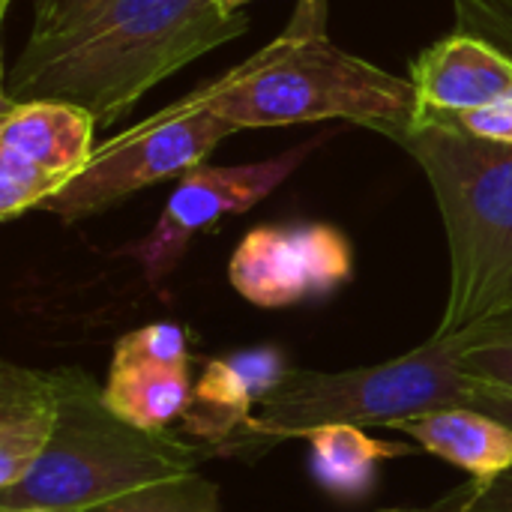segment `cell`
<instances>
[{"label":"cell","instance_id":"cell-1","mask_svg":"<svg viewBox=\"0 0 512 512\" xmlns=\"http://www.w3.org/2000/svg\"><path fill=\"white\" fill-rule=\"evenodd\" d=\"M246 30L249 15H228L219 0H99L72 27L24 42L3 99L69 102L105 129L147 90Z\"/></svg>","mask_w":512,"mask_h":512},{"label":"cell","instance_id":"cell-2","mask_svg":"<svg viewBox=\"0 0 512 512\" xmlns=\"http://www.w3.org/2000/svg\"><path fill=\"white\" fill-rule=\"evenodd\" d=\"M396 144L423 168L450 249V291L432 336L474 330L512 309V144L456 126L405 129Z\"/></svg>","mask_w":512,"mask_h":512},{"label":"cell","instance_id":"cell-3","mask_svg":"<svg viewBox=\"0 0 512 512\" xmlns=\"http://www.w3.org/2000/svg\"><path fill=\"white\" fill-rule=\"evenodd\" d=\"M195 99L237 129L348 120L396 141L414 120V84L327 36H279L222 78L195 90Z\"/></svg>","mask_w":512,"mask_h":512},{"label":"cell","instance_id":"cell-4","mask_svg":"<svg viewBox=\"0 0 512 512\" xmlns=\"http://www.w3.org/2000/svg\"><path fill=\"white\" fill-rule=\"evenodd\" d=\"M54 378L60 387L54 438L24 480L0 489V510H108L138 489L195 474L198 444L120 420L81 369H54Z\"/></svg>","mask_w":512,"mask_h":512},{"label":"cell","instance_id":"cell-5","mask_svg":"<svg viewBox=\"0 0 512 512\" xmlns=\"http://www.w3.org/2000/svg\"><path fill=\"white\" fill-rule=\"evenodd\" d=\"M474 405V378L462 369V339L432 336L411 354L387 363L345 372L291 375L261 399L243 435L225 450L243 444L273 447L288 438H306L318 426H390L423 411Z\"/></svg>","mask_w":512,"mask_h":512},{"label":"cell","instance_id":"cell-6","mask_svg":"<svg viewBox=\"0 0 512 512\" xmlns=\"http://www.w3.org/2000/svg\"><path fill=\"white\" fill-rule=\"evenodd\" d=\"M234 132V123L216 117L195 99V93H189L153 117L129 126L117 138L96 144L87 168L39 210L66 225L90 219L144 186L183 177Z\"/></svg>","mask_w":512,"mask_h":512},{"label":"cell","instance_id":"cell-7","mask_svg":"<svg viewBox=\"0 0 512 512\" xmlns=\"http://www.w3.org/2000/svg\"><path fill=\"white\" fill-rule=\"evenodd\" d=\"M96 129L93 114L69 102L3 99L0 219L12 222L63 192L87 168Z\"/></svg>","mask_w":512,"mask_h":512},{"label":"cell","instance_id":"cell-8","mask_svg":"<svg viewBox=\"0 0 512 512\" xmlns=\"http://www.w3.org/2000/svg\"><path fill=\"white\" fill-rule=\"evenodd\" d=\"M315 144L294 147L273 159L246 162V165H195L186 171L162 207L156 228L132 246L135 261L141 264L147 282L156 288L162 285L180 258L186 255L189 243L210 231L225 216H237L270 198L312 153Z\"/></svg>","mask_w":512,"mask_h":512},{"label":"cell","instance_id":"cell-9","mask_svg":"<svg viewBox=\"0 0 512 512\" xmlns=\"http://www.w3.org/2000/svg\"><path fill=\"white\" fill-rule=\"evenodd\" d=\"M354 276L348 237L327 222L258 225L234 249L231 288L261 309L330 297Z\"/></svg>","mask_w":512,"mask_h":512},{"label":"cell","instance_id":"cell-10","mask_svg":"<svg viewBox=\"0 0 512 512\" xmlns=\"http://www.w3.org/2000/svg\"><path fill=\"white\" fill-rule=\"evenodd\" d=\"M189 369L192 345L180 324L138 327L117 339L102 399L120 420L147 432H165L189 408L195 387Z\"/></svg>","mask_w":512,"mask_h":512},{"label":"cell","instance_id":"cell-11","mask_svg":"<svg viewBox=\"0 0 512 512\" xmlns=\"http://www.w3.org/2000/svg\"><path fill=\"white\" fill-rule=\"evenodd\" d=\"M411 84L417 93L411 126L456 123L510 105L512 57L474 33L453 30L411 63Z\"/></svg>","mask_w":512,"mask_h":512},{"label":"cell","instance_id":"cell-12","mask_svg":"<svg viewBox=\"0 0 512 512\" xmlns=\"http://www.w3.org/2000/svg\"><path fill=\"white\" fill-rule=\"evenodd\" d=\"M288 375V360L276 348H249L210 360L180 417L183 432L198 441V447L225 453L249 426L255 405Z\"/></svg>","mask_w":512,"mask_h":512},{"label":"cell","instance_id":"cell-13","mask_svg":"<svg viewBox=\"0 0 512 512\" xmlns=\"http://www.w3.org/2000/svg\"><path fill=\"white\" fill-rule=\"evenodd\" d=\"M387 429L471 474V486H489L512 471V426L474 405L423 411L393 420Z\"/></svg>","mask_w":512,"mask_h":512},{"label":"cell","instance_id":"cell-14","mask_svg":"<svg viewBox=\"0 0 512 512\" xmlns=\"http://www.w3.org/2000/svg\"><path fill=\"white\" fill-rule=\"evenodd\" d=\"M60 417L54 372L15 363L0 369V489L24 480L48 450Z\"/></svg>","mask_w":512,"mask_h":512},{"label":"cell","instance_id":"cell-15","mask_svg":"<svg viewBox=\"0 0 512 512\" xmlns=\"http://www.w3.org/2000/svg\"><path fill=\"white\" fill-rule=\"evenodd\" d=\"M309 441V468L315 483L339 501H360L375 489L378 468L387 459L411 456V444L375 441L363 426L330 423L306 435Z\"/></svg>","mask_w":512,"mask_h":512},{"label":"cell","instance_id":"cell-16","mask_svg":"<svg viewBox=\"0 0 512 512\" xmlns=\"http://www.w3.org/2000/svg\"><path fill=\"white\" fill-rule=\"evenodd\" d=\"M462 339V369L495 390L512 393V309L459 333Z\"/></svg>","mask_w":512,"mask_h":512},{"label":"cell","instance_id":"cell-17","mask_svg":"<svg viewBox=\"0 0 512 512\" xmlns=\"http://www.w3.org/2000/svg\"><path fill=\"white\" fill-rule=\"evenodd\" d=\"M102 512H219V489L195 471L138 489Z\"/></svg>","mask_w":512,"mask_h":512},{"label":"cell","instance_id":"cell-18","mask_svg":"<svg viewBox=\"0 0 512 512\" xmlns=\"http://www.w3.org/2000/svg\"><path fill=\"white\" fill-rule=\"evenodd\" d=\"M474 408L512 426V393L507 390H495L474 381ZM441 507L456 512H512V471L489 486H468L465 495H453Z\"/></svg>","mask_w":512,"mask_h":512},{"label":"cell","instance_id":"cell-19","mask_svg":"<svg viewBox=\"0 0 512 512\" xmlns=\"http://www.w3.org/2000/svg\"><path fill=\"white\" fill-rule=\"evenodd\" d=\"M456 30L474 33L512 57V0H453Z\"/></svg>","mask_w":512,"mask_h":512},{"label":"cell","instance_id":"cell-20","mask_svg":"<svg viewBox=\"0 0 512 512\" xmlns=\"http://www.w3.org/2000/svg\"><path fill=\"white\" fill-rule=\"evenodd\" d=\"M249 3L252 0H219L222 12H228V15L243 12V6H249ZM282 36H288V39L327 36V0H297Z\"/></svg>","mask_w":512,"mask_h":512},{"label":"cell","instance_id":"cell-21","mask_svg":"<svg viewBox=\"0 0 512 512\" xmlns=\"http://www.w3.org/2000/svg\"><path fill=\"white\" fill-rule=\"evenodd\" d=\"M99 0H33V27L27 39H39L48 33H57L63 27H72L81 21Z\"/></svg>","mask_w":512,"mask_h":512},{"label":"cell","instance_id":"cell-22","mask_svg":"<svg viewBox=\"0 0 512 512\" xmlns=\"http://www.w3.org/2000/svg\"><path fill=\"white\" fill-rule=\"evenodd\" d=\"M387 512H456V510H444V507H438V510H387Z\"/></svg>","mask_w":512,"mask_h":512},{"label":"cell","instance_id":"cell-23","mask_svg":"<svg viewBox=\"0 0 512 512\" xmlns=\"http://www.w3.org/2000/svg\"><path fill=\"white\" fill-rule=\"evenodd\" d=\"M0 512H45V510H27V507H24V510H0Z\"/></svg>","mask_w":512,"mask_h":512},{"label":"cell","instance_id":"cell-24","mask_svg":"<svg viewBox=\"0 0 512 512\" xmlns=\"http://www.w3.org/2000/svg\"><path fill=\"white\" fill-rule=\"evenodd\" d=\"M9 3H12V0H0V6H3V9H9Z\"/></svg>","mask_w":512,"mask_h":512}]
</instances>
